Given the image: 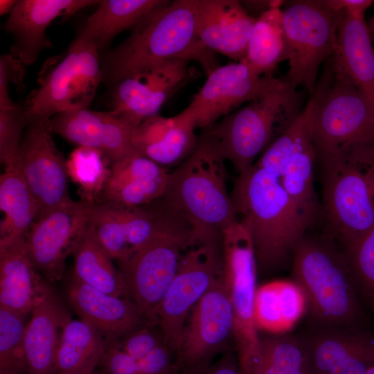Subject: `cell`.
<instances>
[{"mask_svg": "<svg viewBox=\"0 0 374 374\" xmlns=\"http://www.w3.org/2000/svg\"><path fill=\"white\" fill-rule=\"evenodd\" d=\"M168 180V178L150 181H116L108 179L99 202H108L124 206L149 204L162 197Z\"/></svg>", "mask_w": 374, "mask_h": 374, "instance_id": "f35d334b", "label": "cell"}, {"mask_svg": "<svg viewBox=\"0 0 374 374\" xmlns=\"http://www.w3.org/2000/svg\"><path fill=\"white\" fill-rule=\"evenodd\" d=\"M73 256L72 277L108 294L127 298L121 274L100 245L89 222Z\"/></svg>", "mask_w": 374, "mask_h": 374, "instance_id": "4dcf8cb0", "label": "cell"}, {"mask_svg": "<svg viewBox=\"0 0 374 374\" xmlns=\"http://www.w3.org/2000/svg\"><path fill=\"white\" fill-rule=\"evenodd\" d=\"M316 159L311 139L294 152L280 177L289 196L312 222L319 211L313 175V165Z\"/></svg>", "mask_w": 374, "mask_h": 374, "instance_id": "d6a6232c", "label": "cell"}, {"mask_svg": "<svg viewBox=\"0 0 374 374\" xmlns=\"http://www.w3.org/2000/svg\"><path fill=\"white\" fill-rule=\"evenodd\" d=\"M100 53L94 44L75 39L66 51L47 60L38 87L24 105L29 122L89 108L103 80Z\"/></svg>", "mask_w": 374, "mask_h": 374, "instance_id": "ba28073f", "label": "cell"}, {"mask_svg": "<svg viewBox=\"0 0 374 374\" xmlns=\"http://www.w3.org/2000/svg\"><path fill=\"white\" fill-rule=\"evenodd\" d=\"M311 135L317 159L374 157V107L333 56L310 93Z\"/></svg>", "mask_w": 374, "mask_h": 374, "instance_id": "7a4b0ae2", "label": "cell"}, {"mask_svg": "<svg viewBox=\"0 0 374 374\" xmlns=\"http://www.w3.org/2000/svg\"><path fill=\"white\" fill-rule=\"evenodd\" d=\"M307 308L304 294L293 280H275L257 289L253 319L256 327L270 332L290 330Z\"/></svg>", "mask_w": 374, "mask_h": 374, "instance_id": "4316f807", "label": "cell"}, {"mask_svg": "<svg viewBox=\"0 0 374 374\" xmlns=\"http://www.w3.org/2000/svg\"><path fill=\"white\" fill-rule=\"evenodd\" d=\"M337 11L344 10L356 16H365L366 11L373 3L371 0H326Z\"/></svg>", "mask_w": 374, "mask_h": 374, "instance_id": "7dc6e473", "label": "cell"}, {"mask_svg": "<svg viewBox=\"0 0 374 374\" xmlns=\"http://www.w3.org/2000/svg\"><path fill=\"white\" fill-rule=\"evenodd\" d=\"M53 134L48 121L29 122L14 161L36 199L37 220L71 199L66 160Z\"/></svg>", "mask_w": 374, "mask_h": 374, "instance_id": "2e32d148", "label": "cell"}, {"mask_svg": "<svg viewBox=\"0 0 374 374\" xmlns=\"http://www.w3.org/2000/svg\"><path fill=\"white\" fill-rule=\"evenodd\" d=\"M368 26L371 37L374 40V15L368 20Z\"/></svg>", "mask_w": 374, "mask_h": 374, "instance_id": "681fc988", "label": "cell"}, {"mask_svg": "<svg viewBox=\"0 0 374 374\" xmlns=\"http://www.w3.org/2000/svg\"><path fill=\"white\" fill-rule=\"evenodd\" d=\"M48 123L53 134L78 147L98 150L111 165L134 151V129L110 112L80 109L57 114Z\"/></svg>", "mask_w": 374, "mask_h": 374, "instance_id": "d6986e66", "label": "cell"}, {"mask_svg": "<svg viewBox=\"0 0 374 374\" xmlns=\"http://www.w3.org/2000/svg\"><path fill=\"white\" fill-rule=\"evenodd\" d=\"M109 179L116 181H150L167 179L169 172L152 160L134 151L111 165Z\"/></svg>", "mask_w": 374, "mask_h": 374, "instance_id": "7bdbcfd3", "label": "cell"}, {"mask_svg": "<svg viewBox=\"0 0 374 374\" xmlns=\"http://www.w3.org/2000/svg\"><path fill=\"white\" fill-rule=\"evenodd\" d=\"M282 4V1H271L270 8L256 18L246 56L241 61L258 75H271L276 66L290 57Z\"/></svg>", "mask_w": 374, "mask_h": 374, "instance_id": "f1b7e54d", "label": "cell"}, {"mask_svg": "<svg viewBox=\"0 0 374 374\" xmlns=\"http://www.w3.org/2000/svg\"><path fill=\"white\" fill-rule=\"evenodd\" d=\"M332 56L374 107V48L364 16L341 11L336 49Z\"/></svg>", "mask_w": 374, "mask_h": 374, "instance_id": "cb8c5ba5", "label": "cell"}, {"mask_svg": "<svg viewBox=\"0 0 374 374\" xmlns=\"http://www.w3.org/2000/svg\"><path fill=\"white\" fill-rule=\"evenodd\" d=\"M176 374H242V373L235 351L230 348L223 353L217 361L206 367Z\"/></svg>", "mask_w": 374, "mask_h": 374, "instance_id": "bcb514c9", "label": "cell"}, {"mask_svg": "<svg viewBox=\"0 0 374 374\" xmlns=\"http://www.w3.org/2000/svg\"><path fill=\"white\" fill-rule=\"evenodd\" d=\"M198 140L194 130L179 125L174 121L173 126L160 142L139 154L165 168L179 166L194 151Z\"/></svg>", "mask_w": 374, "mask_h": 374, "instance_id": "ab89813d", "label": "cell"}, {"mask_svg": "<svg viewBox=\"0 0 374 374\" xmlns=\"http://www.w3.org/2000/svg\"><path fill=\"white\" fill-rule=\"evenodd\" d=\"M282 82L283 78L256 74L242 62L215 67L190 104L172 118L185 127L205 129L243 103L262 98Z\"/></svg>", "mask_w": 374, "mask_h": 374, "instance_id": "5bb4252c", "label": "cell"}, {"mask_svg": "<svg viewBox=\"0 0 374 374\" xmlns=\"http://www.w3.org/2000/svg\"><path fill=\"white\" fill-rule=\"evenodd\" d=\"M240 371L242 374H308L301 338L259 337L256 351Z\"/></svg>", "mask_w": 374, "mask_h": 374, "instance_id": "1f68e13d", "label": "cell"}, {"mask_svg": "<svg viewBox=\"0 0 374 374\" xmlns=\"http://www.w3.org/2000/svg\"><path fill=\"white\" fill-rule=\"evenodd\" d=\"M28 123L24 105L0 107V161L4 167L15 161Z\"/></svg>", "mask_w": 374, "mask_h": 374, "instance_id": "b9f144b4", "label": "cell"}, {"mask_svg": "<svg viewBox=\"0 0 374 374\" xmlns=\"http://www.w3.org/2000/svg\"><path fill=\"white\" fill-rule=\"evenodd\" d=\"M311 139V105L308 101L294 123L269 145L253 166L280 177L294 152Z\"/></svg>", "mask_w": 374, "mask_h": 374, "instance_id": "d590c367", "label": "cell"}, {"mask_svg": "<svg viewBox=\"0 0 374 374\" xmlns=\"http://www.w3.org/2000/svg\"><path fill=\"white\" fill-rule=\"evenodd\" d=\"M108 346L90 323L67 315L62 323L57 354V374L94 372Z\"/></svg>", "mask_w": 374, "mask_h": 374, "instance_id": "f546056e", "label": "cell"}, {"mask_svg": "<svg viewBox=\"0 0 374 374\" xmlns=\"http://www.w3.org/2000/svg\"><path fill=\"white\" fill-rule=\"evenodd\" d=\"M223 276L222 231L192 227L175 276L156 312L166 343L175 355L192 308Z\"/></svg>", "mask_w": 374, "mask_h": 374, "instance_id": "52a82bcc", "label": "cell"}, {"mask_svg": "<svg viewBox=\"0 0 374 374\" xmlns=\"http://www.w3.org/2000/svg\"><path fill=\"white\" fill-rule=\"evenodd\" d=\"M222 235L224 276L234 314V348L242 368L259 340L253 319L258 266L250 233L241 221L223 229Z\"/></svg>", "mask_w": 374, "mask_h": 374, "instance_id": "7c38bea8", "label": "cell"}, {"mask_svg": "<svg viewBox=\"0 0 374 374\" xmlns=\"http://www.w3.org/2000/svg\"><path fill=\"white\" fill-rule=\"evenodd\" d=\"M197 37L204 50L241 62L246 56L256 18L235 0H196Z\"/></svg>", "mask_w": 374, "mask_h": 374, "instance_id": "44dd1931", "label": "cell"}, {"mask_svg": "<svg viewBox=\"0 0 374 374\" xmlns=\"http://www.w3.org/2000/svg\"><path fill=\"white\" fill-rule=\"evenodd\" d=\"M82 374H96V371L94 372H90V373H82Z\"/></svg>", "mask_w": 374, "mask_h": 374, "instance_id": "f907efd6", "label": "cell"}, {"mask_svg": "<svg viewBox=\"0 0 374 374\" xmlns=\"http://www.w3.org/2000/svg\"><path fill=\"white\" fill-rule=\"evenodd\" d=\"M188 62L184 57L168 60L121 80L113 85L109 112L134 129L159 114L167 99L188 80Z\"/></svg>", "mask_w": 374, "mask_h": 374, "instance_id": "e0dca14e", "label": "cell"}, {"mask_svg": "<svg viewBox=\"0 0 374 374\" xmlns=\"http://www.w3.org/2000/svg\"><path fill=\"white\" fill-rule=\"evenodd\" d=\"M0 208L4 218L0 225V246L25 238L37 220L36 199L14 161L0 177Z\"/></svg>", "mask_w": 374, "mask_h": 374, "instance_id": "484cf974", "label": "cell"}, {"mask_svg": "<svg viewBox=\"0 0 374 374\" xmlns=\"http://www.w3.org/2000/svg\"><path fill=\"white\" fill-rule=\"evenodd\" d=\"M93 204L71 199L37 220L25 237L26 253L48 283L60 280L87 225Z\"/></svg>", "mask_w": 374, "mask_h": 374, "instance_id": "9a60e30c", "label": "cell"}, {"mask_svg": "<svg viewBox=\"0 0 374 374\" xmlns=\"http://www.w3.org/2000/svg\"><path fill=\"white\" fill-rule=\"evenodd\" d=\"M319 162L326 224L345 251L374 226V158Z\"/></svg>", "mask_w": 374, "mask_h": 374, "instance_id": "9c48e42d", "label": "cell"}, {"mask_svg": "<svg viewBox=\"0 0 374 374\" xmlns=\"http://www.w3.org/2000/svg\"><path fill=\"white\" fill-rule=\"evenodd\" d=\"M341 15L326 0L293 1L283 9L290 48L283 79L290 87L312 93L321 65L335 53Z\"/></svg>", "mask_w": 374, "mask_h": 374, "instance_id": "30bf717a", "label": "cell"}, {"mask_svg": "<svg viewBox=\"0 0 374 374\" xmlns=\"http://www.w3.org/2000/svg\"><path fill=\"white\" fill-rule=\"evenodd\" d=\"M67 315L47 282L25 328L27 374H57V354L62 326Z\"/></svg>", "mask_w": 374, "mask_h": 374, "instance_id": "603a6c76", "label": "cell"}, {"mask_svg": "<svg viewBox=\"0 0 374 374\" xmlns=\"http://www.w3.org/2000/svg\"><path fill=\"white\" fill-rule=\"evenodd\" d=\"M174 351L163 344L136 359L108 344L96 374H176Z\"/></svg>", "mask_w": 374, "mask_h": 374, "instance_id": "e575fe53", "label": "cell"}, {"mask_svg": "<svg viewBox=\"0 0 374 374\" xmlns=\"http://www.w3.org/2000/svg\"><path fill=\"white\" fill-rule=\"evenodd\" d=\"M294 281L321 327H364L356 280L348 258L332 240L303 237L293 252Z\"/></svg>", "mask_w": 374, "mask_h": 374, "instance_id": "277c9868", "label": "cell"}, {"mask_svg": "<svg viewBox=\"0 0 374 374\" xmlns=\"http://www.w3.org/2000/svg\"><path fill=\"white\" fill-rule=\"evenodd\" d=\"M204 51L197 37L196 0L166 2L133 27L129 37L100 57L103 80L111 85L168 60H190Z\"/></svg>", "mask_w": 374, "mask_h": 374, "instance_id": "3957f363", "label": "cell"}, {"mask_svg": "<svg viewBox=\"0 0 374 374\" xmlns=\"http://www.w3.org/2000/svg\"><path fill=\"white\" fill-rule=\"evenodd\" d=\"M362 296L374 303V226L344 251Z\"/></svg>", "mask_w": 374, "mask_h": 374, "instance_id": "60d3db41", "label": "cell"}, {"mask_svg": "<svg viewBox=\"0 0 374 374\" xmlns=\"http://www.w3.org/2000/svg\"><path fill=\"white\" fill-rule=\"evenodd\" d=\"M93 0H18L5 24L13 37L10 53L26 66L34 63L40 53L51 46L46 30L59 17H69L98 4Z\"/></svg>", "mask_w": 374, "mask_h": 374, "instance_id": "ffe728a7", "label": "cell"}, {"mask_svg": "<svg viewBox=\"0 0 374 374\" xmlns=\"http://www.w3.org/2000/svg\"><path fill=\"white\" fill-rule=\"evenodd\" d=\"M231 198L250 233L258 269L263 271L280 267L312 223L278 176L253 165L235 179Z\"/></svg>", "mask_w": 374, "mask_h": 374, "instance_id": "6da1fadb", "label": "cell"}, {"mask_svg": "<svg viewBox=\"0 0 374 374\" xmlns=\"http://www.w3.org/2000/svg\"><path fill=\"white\" fill-rule=\"evenodd\" d=\"M109 344L134 358L140 359L166 343L158 323L151 322Z\"/></svg>", "mask_w": 374, "mask_h": 374, "instance_id": "ee69618b", "label": "cell"}, {"mask_svg": "<svg viewBox=\"0 0 374 374\" xmlns=\"http://www.w3.org/2000/svg\"><path fill=\"white\" fill-rule=\"evenodd\" d=\"M17 1L16 0H0V15L10 14Z\"/></svg>", "mask_w": 374, "mask_h": 374, "instance_id": "c3c4849f", "label": "cell"}, {"mask_svg": "<svg viewBox=\"0 0 374 374\" xmlns=\"http://www.w3.org/2000/svg\"><path fill=\"white\" fill-rule=\"evenodd\" d=\"M224 161L214 142L203 134L194 151L169 172L161 197L168 209L193 227L222 231L237 221Z\"/></svg>", "mask_w": 374, "mask_h": 374, "instance_id": "5b68a950", "label": "cell"}, {"mask_svg": "<svg viewBox=\"0 0 374 374\" xmlns=\"http://www.w3.org/2000/svg\"><path fill=\"white\" fill-rule=\"evenodd\" d=\"M26 65L10 52L0 58V107H8L15 103L9 96L10 82L21 85L25 75Z\"/></svg>", "mask_w": 374, "mask_h": 374, "instance_id": "f6af8a7d", "label": "cell"}, {"mask_svg": "<svg viewBox=\"0 0 374 374\" xmlns=\"http://www.w3.org/2000/svg\"><path fill=\"white\" fill-rule=\"evenodd\" d=\"M89 222L100 245L114 261L131 256L126 233L114 204L99 202L93 204Z\"/></svg>", "mask_w": 374, "mask_h": 374, "instance_id": "8d00e7d4", "label": "cell"}, {"mask_svg": "<svg viewBox=\"0 0 374 374\" xmlns=\"http://www.w3.org/2000/svg\"><path fill=\"white\" fill-rule=\"evenodd\" d=\"M372 305L374 306V303Z\"/></svg>", "mask_w": 374, "mask_h": 374, "instance_id": "816d5d0a", "label": "cell"}, {"mask_svg": "<svg viewBox=\"0 0 374 374\" xmlns=\"http://www.w3.org/2000/svg\"><path fill=\"white\" fill-rule=\"evenodd\" d=\"M191 229L180 219L127 258L116 262L127 298L150 321L157 323L156 312L175 276Z\"/></svg>", "mask_w": 374, "mask_h": 374, "instance_id": "8fae6325", "label": "cell"}, {"mask_svg": "<svg viewBox=\"0 0 374 374\" xmlns=\"http://www.w3.org/2000/svg\"><path fill=\"white\" fill-rule=\"evenodd\" d=\"M25 238L0 246V307L26 317L47 281L29 259Z\"/></svg>", "mask_w": 374, "mask_h": 374, "instance_id": "d4e9b609", "label": "cell"}, {"mask_svg": "<svg viewBox=\"0 0 374 374\" xmlns=\"http://www.w3.org/2000/svg\"><path fill=\"white\" fill-rule=\"evenodd\" d=\"M234 314L224 276L190 312L175 352L176 373L210 365L233 340Z\"/></svg>", "mask_w": 374, "mask_h": 374, "instance_id": "4fadbf2b", "label": "cell"}, {"mask_svg": "<svg viewBox=\"0 0 374 374\" xmlns=\"http://www.w3.org/2000/svg\"><path fill=\"white\" fill-rule=\"evenodd\" d=\"M67 297L80 319L93 326L108 344L152 322L130 299L108 294L73 277Z\"/></svg>", "mask_w": 374, "mask_h": 374, "instance_id": "7402d4cb", "label": "cell"}, {"mask_svg": "<svg viewBox=\"0 0 374 374\" xmlns=\"http://www.w3.org/2000/svg\"><path fill=\"white\" fill-rule=\"evenodd\" d=\"M308 374H366L374 366V332L321 327L301 338Z\"/></svg>", "mask_w": 374, "mask_h": 374, "instance_id": "ac0fdd59", "label": "cell"}, {"mask_svg": "<svg viewBox=\"0 0 374 374\" xmlns=\"http://www.w3.org/2000/svg\"><path fill=\"white\" fill-rule=\"evenodd\" d=\"M165 2L163 0L100 1L75 39L91 42L100 52L119 33L134 27Z\"/></svg>", "mask_w": 374, "mask_h": 374, "instance_id": "83f0119b", "label": "cell"}, {"mask_svg": "<svg viewBox=\"0 0 374 374\" xmlns=\"http://www.w3.org/2000/svg\"><path fill=\"white\" fill-rule=\"evenodd\" d=\"M300 107L299 93L283 78L276 89L204 129V134L240 175L251 168L255 157L289 128L301 114Z\"/></svg>", "mask_w": 374, "mask_h": 374, "instance_id": "8992f818", "label": "cell"}, {"mask_svg": "<svg viewBox=\"0 0 374 374\" xmlns=\"http://www.w3.org/2000/svg\"><path fill=\"white\" fill-rule=\"evenodd\" d=\"M24 317L0 307V374L27 373Z\"/></svg>", "mask_w": 374, "mask_h": 374, "instance_id": "74e56055", "label": "cell"}, {"mask_svg": "<svg viewBox=\"0 0 374 374\" xmlns=\"http://www.w3.org/2000/svg\"><path fill=\"white\" fill-rule=\"evenodd\" d=\"M110 163L97 150L78 147L66 160L69 177L78 185L81 200L98 202L111 174Z\"/></svg>", "mask_w": 374, "mask_h": 374, "instance_id": "836d02e7", "label": "cell"}]
</instances>
